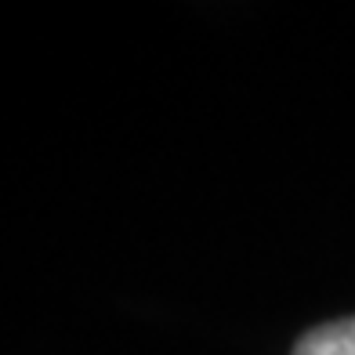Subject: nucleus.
<instances>
[{
  "label": "nucleus",
  "instance_id": "f257e3e1",
  "mask_svg": "<svg viewBox=\"0 0 355 355\" xmlns=\"http://www.w3.org/2000/svg\"><path fill=\"white\" fill-rule=\"evenodd\" d=\"M294 355H355V315L309 330L294 345Z\"/></svg>",
  "mask_w": 355,
  "mask_h": 355
}]
</instances>
